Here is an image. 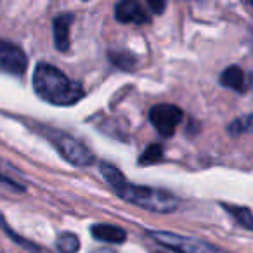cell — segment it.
Instances as JSON below:
<instances>
[{
  "instance_id": "cell-1",
  "label": "cell",
  "mask_w": 253,
  "mask_h": 253,
  "mask_svg": "<svg viewBox=\"0 0 253 253\" xmlns=\"http://www.w3.org/2000/svg\"><path fill=\"white\" fill-rule=\"evenodd\" d=\"M99 170H101L106 182L116 191V194L122 200L135 205V207L158 211V213H170V211H175L179 208L180 200L169 191L155 189V187L148 186H135V184L126 182L123 173L109 163H101Z\"/></svg>"
},
{
  "instance_id": "cell-2",
  "label": "cell",
  "mask_w": 253,
  "mask_h": 253,
  "mask_svg": "<svg viewBox=\"0 0 253 253\" xmlns=\"http://www.w3.org/2000/svg\"><path fill=\"white\" fill-rule=\"evenodd\" d=\"M33 88L40 99L52 106H73L84 97V88L80 84L47 63H39L35 66Z\"/></svg>"
},
{
  "instance_id": "cell-3",
  "label": "cell",
  "mask_w": 253,
  "mask_h": 253,
  "mask_svg": "<svg viewBox=\"0 0 253 253\" xmlns=\"http://www.w3.org/2000/svg\"><path fill=\"white\" fill-rule=\"evenodd\" d=\"M47 137L50 139L54 146L57 148V151L61 153L66 162H70L75 167H88L94 163V155L82 144L80 141H77L71 135L64 134V132H57V130H49L47 128Z\"/></svg>"
},
{
  "instance_id": "cell-4",
  "label": "cell",
  "mask_w": 253,
  "mask_h": 253,
  "mask_svg": "<svg viewBox=\"0 0 253 253\" xmlns=\"http://www.w3.org/2000/svg\"><path fill=\"white\" fill-rule=\"evenodd\" d=\"M149 236L156 243H160L162 246H167V248H170L175 253H227L207 241L187 238V236H179V234H173V232L153 231L149 232Z\"/></svg>"
},
{
  "instance_id": "cell-5",
  "label": "cell",
  "mask_w": 253,
  "mask_h": 253,
  "mask_svg": "<svg viewBox=\"0 0 253 253\" xmlns=\"http://www.w3.org/2000/svg\"><path fill=\"white\" fill-rule=\"evenodd\" d=\"M182 111L173 104H156L149 111V120L162 137H172L182 122Z\"/></svg>"
},
{
  "instance_id": "cell-6",
  "label": "cell",
  "mask_w": 253,
  "mask_h": 253,
  "mask_svg": "<svg viewBox=\"0 0 253 253\" xmlns=\"http://www.w3.org/2000/svg\"><path fill=\"white\" fill-rule=\"evenodd\" d=\"M28 68V59L21 47L0 40V71L7 75H23Z\"/></svg>"
},
{
  "instance_id": "cell-7",
  "label": "cell",
  "mask_w": 253,
  "mask_h": 253,
  "mask_svg": "<svg viewBox=\"0 0 253 253\" xmlns=\"http://www.w3.org/2000/svg\"><path fill=\"white\" fill-rule=\"evenodd\" d=\"M115 18L120 23H134V25H144L149 21L148 5H142L135 0H123L118 2L115 7Z\"/></svg>"
},
{
  "instance_id": "cell-8",
  "label": "cell",
  "mask_w": 253,
  "mask_h": 253,
  "mask_svg": "<svg viewBox=\"0 0 253 253\" xmlns=\"http://www.w3.org/2000/svg\"><path fill=\"white\" fill-rule=\"evenodd\" d=\"M73 19L75 16L71 12L61 14L54 19V42H56V49L61 52H66L70 49V26Z\"/></svg>"
},
{
  "instance_id": "cell-9",
  "label": "cell",
  "mask_w": 253,
  "mask_h": 253,
  "mask_svg": "<svg viewBox=\"0 0 253 253\" xmlns=\"http://www.w3.org/2000/svg\"><path fill=\"white\" fill-rule=\"evenodd\" d=\"M220 84L224 87H229L236 92H246L248 90V77L239 66H229L227 70H224V73L220 75Z\"/></svg>"
},
{
  "instance_id": "cell-10",
  "label": "cell",
  "mask_w": 253,
  "mask_h": 253,
  "mask_svg": "<svg viewBox=\"0 0 253 253\" xmlns=\"http://www.w3.org/2000/svg\"><path fill=\"white\" fill-rule=\"evenodd\" d=\"M92 236L99 241L104 243H115V245H120L126 239V232L123 231L118 225H111V224H95L92 225Z\"/></svg>"
},
{
  "instance_id": "cell-11",
  "label": "cell",
  "mask_w": 253,
  "mask_h": 253,
  "mask_svg": "<svg viewBox=\"0 0 253 253\" xmlns=\"http://www.w3.org/2000/svg\"><path fill=\"white\" fill-rule=\"evenodd\" d=\"M56 246L61 253H77L78 248H80V239L73 232H64L57 238Z\"/></svg>"
},
{
  "instance_id": "cell-12",
  "label": "cell",
  "mask_w": 253,
  "mask_h": 253,
  "mask_svg": "<svg viewBox=\"0 0 253 253\" xmlns=\"http://www.w3.org/2000/svg\"><path fill=\"white\" fill-rule=\"evenodd\" d=\"M222 207H224L225 210H227L229 213H231L232 217H234L236 220H238L245 229H252L253 227V224H252V211H250V208H246V207H234V205H222Z\"/></svg>"
},
{
  "instance_id": "cell-13",
  "label": "cell",
  "mask_w": 253,
  "mask_h": 253,
  "mask_svg": "<svg viewBox=\"0 0 253 253\" xmlns=\"http://www.w3.org/2000/svg\"><path fill=\"white\" fill-rule=\"evenodd\" d=\"M163 158V148L162 144H149L144 149V153L139 158V165H155V163L162 162Z\"/></svg>"
},
{
  "instance_id": "cell-14",
  "label": "cell",
  "mask_w": 253,
  "mask_h": 253,
  "mask_svg": "<svg viewBox=\"0 0 253 253\" xmlns=\"http://www.w3.org/2000/svg\"><path fill=\"white\" fill-rule=\"evenodd\" d=\"M109 59H111L118 68H122V70H132V68H134V64H135V59L130 56V54L115 52V54H111V56H109Z\"/></svg>"
},
{
  "instance_id": "cell-15",
  "label": "cell",
  "mask_w": 253,
  "mask_h": 253,
  "mask_svg": "<svg viewBox=\"0 0 253 253\" xmlns=\"http://www.w3.org/2000/svg\"><path fill=\"white\" fill-rule=\"evenodd\" d=\"M250 122H252V116L246 115L245 122H241V120H236V122H232V125L229 126V130H231V134H234V135L243 134V132L250 130Z\"/></svg>"
},
{
  "instance_id": "cell-16",
  "label": "cell",
  "mask_w": 253,
  "mask_h": 253,
  "mask_svg": "<svg viewBox=\"0 0 253 253\" xmlns=\"http://www.w3.org/2000/svg\"><path fill=\"white\" fill-rule=\"evenodd\" d=\"M146 5L151 9V14H162L165 9V2H155V0H149Z\"/></svg>"
},
{
  "instance_id": "cell-17",
  "label": "cell",
  "mask_w": 253,
  "mask_h": 253,
  "mask_svg": "<svg viewBox=\"0 0 253 253\" xmlns=\"http://www.w3.org/2000/svg\"><path fill=\"white\" fill-rule=\"evenodd\" d=\"M92 253H118V252L113 248H101V250H94Z\"/></svg>"
}]
</instances>
